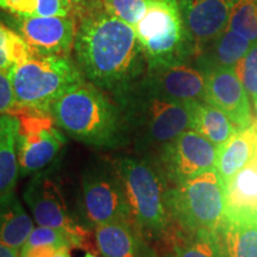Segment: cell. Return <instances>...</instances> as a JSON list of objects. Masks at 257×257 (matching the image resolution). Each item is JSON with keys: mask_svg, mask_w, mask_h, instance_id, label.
Here are the masks:
<instances>
[{"mask_svg": "<svg viewBox=\"0 0 257 257\" xmlns=\"http://www.w3.org/2000/svg\"><path fill=\"white\" fill-rule=\"evenodd\" d=\"M173 223L187 232H212L225 214V186L217 168L167 189Z\"/></svg>", "mask_w": 257, "mask_h": 257, "instance_id": "obj_7", "label": "cell"}, {"mask_svg": "<svg viewBox=\"0 0 257 257\" xmlns=\"http://www.w3.org/2000/svg\"><path fill=\"white\" fill-rule=\"evenodd\" d=\"M114 101L126 120L131 142L141 156H150L192 125L186 102L170 100L150 91L142 80Z\"/></svg>", "mask_w": 257, "mask_h": 257, "instance_id": "obj_3", "label": "cell"}, {"mask_svg": "<svg viewBox=\"0 0 257 257\" xmlns=\"http://www.w3.org/2000/svg\"><path fill=\"white\" fill-rule=\"evenodd\" d=\"M233 69L248 93L253 113L257 114V42L251 44L248 53L234 64Z\"/></svg>", "mask_w": 257, "mask_h": 257, "instance_id": "obj_28", "label": "cell"}, {"mask_svg": "<svg viewBox=\"0 0 257 257\" xmlns=\"http://www.w3.org/2000/svg\"><path fill=\"white\" fill-rule=\"evenodd\" d=\"M16 98V108L47 112L61 96L85 81L69 56L37 55L14 66L8 73ZM15 112V111H14Z\"/></svg>", "mask_w": 257, "mask_h": 257, "instance_id": "obj_5", "label": "cell"}, {"mask_svg": "<svg viewBox=\"0 0 257 257\" xmlns=\"http://www.w3.org/2000/svg\"><path fill=\"white\" fill-rule=\"evenodd\" d=\"M225 186V213L257 218V168L251 162L230 178Z\"/></svg>", "mask_w": 257, "mask_h": 257, "instance_id": "obj_19", "label": "cell"}, {"mask_svg": "<svg viewBox=\"0 0 257 257\" xmlns=\"http://www.w3.org/2000/svg\"><path fill=\"white\" fill-rule=\"evenodd\" d=\"M251 163L257 168V146H256V149H255V154H253V157L251 160Z\"/></svg>", "mask_w": 257, "mask_h": 257, "instance_id": "obj_36", "label": "cell"}, {"mask_svg": "<svg viewBox=\"0 0 257 257\" xmlns=\"http://www.w3.org/2000/svg\"><path fill=\"white\" fill-rule=\"evenodd\" d=\"M253 128H255L256 135H257V115H256V118H255V121H253Z\"/></svg>", "mask_w": 257, "mask_h": 257, "instance_id": "obj_37", "label": "cell"}, {"mask_svg": "<svg viewBox=\"0 0 257 257\" xmlns=\"http://www.w3.org/2000/svg\"><path fill=\"white\" fill-rule=\"evenodd\" d=\"M23 199L38 226L66 231L79 240L81 249H91V231L70 211L56 168L49 167L32 175Z\"/></svg>", "mask_w": 257, "mask_h": 257, "instance_id": "obj_8", "label": "cell"}, {"mask_svg": "<svg viewBox=\"0 0 257 257\" xmlns=\"http://www.w3.org/2000/svg\"><path fill=\"white\" fill-rule=\"evenodd\" d=\"M34 230V221L14 191L0 195V243L19 252Z\"/></svg>", "mask_w": 257, "mask_h": 257, "instance_id": "obj_20", "label": "cell"}, {"mask_svg": "<svg viewBox=\"0 0 257 257\" xmlns=\"http://www.w3.org/2000/svg\"><path fill=\"white\" fill-rule=\"evenodd\" d=\"M123 184L133 223L146 239L167 242L174 223L167 205V185L149 156H123L113 161Z\"/></svg>", "mask_w": 257, "mask_h": 257, "instance_id": "obj_4", "label": "cell"}, {"mask_svg": "<svg viewBox=\"0 0 257 257\" xmlns=\"http://www.w3.org/2000/svg\"><path fill=\"white\" fill-rule=\"evenodd\" d=\"M227 29L249 40L257 42V0H238L231 11Z\"/></svg>", "mask_w": 257, "mask_h": 257, "instance_id": "obj_27", "label": "cell"}, {"mask_svg": "<svg viewBox=\"0 0 257 257\" xmlns=\"http://www.w3.org/2000/svg\"><path fill=\"white\" fill-rule=\"evenodd\" d=\"M150 2L152 0H101V6L107 14L135 28L146 15Z\"/></svg>", "mask_w": 257, "mask_h": 257, "instance_id": "obj_29", "label": "cell"}, {"mask_svg": "<svg viewBox=\"0 0 257 257\" xmlns=\"http://www.w3.org/2000/svg\"><path fill=\"white\" fill-rule=\"evenodd\" d=\"M85 257H96V256L93 255V253H86Z\"/></svg>", "mask_w": 257, "mask_h": 257, "instance_id": "obj_38", "label": "cell"}, {"mask_svg": "<svg viewBox=\"0 0 257 257\" xmlns=\"http://www.w3.org/2000/svg\"><path fill=\"white\" fill-rule=\"evenodd\" d=\"M80 205L82 220L89 229L111 221H133L123 184L113 162L94 163L85 169Z\"/></svg>", "mask_w": 257, "mask_h": 257, "instance_id": "obj_9", "label": "cell"}, {"mask_svg": "<svg viewBox=\"0 0 257 257\" xmlns=\"http://www.w3.org/2000/svg\"><path fill=\"white\" fill-rule=\"evenodd\" d=\"M63 2L67 5L73 17L74 16L75 17H81L86 11L98 5L100 0H63Z\"/></svg>", "mask_w": 257, "mask_h": 257, "instance_id": "obj_32", "label": "cell"}, {"mask_svg": "<svg viewBox=\"0 0 257 257\" xmlns=\"http://www.w3.org/2000/svg\"><path fill=\"white\" fill-rule=\"evenodd\" d=\"M147 68L195 57L194 44L185 27L178 0H152L135 27Z\"/></svg>", "mask_w": 257, "mask_h": 257, "instance_id": "obj_6", "label": "cell"}, {"mask_svg": "<svg viewBox=\"0 0 257 257\" xmlns=\"http://www.w3.org/2000/svg\"><path fill=\"white\" fill-rule=\"evenodd\" d=\"M186 104L191 112L192 130L197 131L217 147L224 144L238 130L223 111L210 102L195 100Z\"/></svg>", "mask_w": 257, "mask_h": 257, "instance_id": "obj_22", "label": "cell"}, {"mask_svg": "<svg viewBox=\"0 0 257 257\" xmlns=\"http://www.w3.org/2000/svg\"><path fill=\"white\" fill-rule=\"evenodd\" d=\"M205 100L223 111L238 130L252 126L255 121L251 101L233 67L205 70Z\"/></svg>", "mask_w": 257, "mask_h": 257, "instance_id": "obj_13", "label": "cell"}, {"mask_svg": "<svg viewBox=\"0 0 257 257\" xmlns=\"http://www.w3.org/2000/svg\"><path fill=\"white\" fill-rule=\"evenodd\" d=\"M19 128L17 156L19 176H32L47 169L62 152L66 137L51 113L16 108Z\"/></svg>", "mask_w": 257, "mask_h": 257, "instance_id": "obj_10", "label": "cell"}, {"mask_svg": "<svg viewBox=\"0 0 257 257\" xmlns=\"http://www.w3.org/2000/svg\"><path fill=\"white\" fill-rule=\"evenodd\" d=\"M16 31L0 23V72L9 73L15 66L14 38Z\"/></svg>", "mask_w": 257, "mask_h": 257, "instance_id": "obj_30", "label": "cell"}, {"mask_svg": "<svg viewBox=\"0 0 257 257\" xmlns=\"http://www.w3.org/2000/svg\"><path fill=\"white\" fill-rule=\"evenodd\" d=\"M167 243L173 257H220L213 234L208 231L187 232L174 224Z\"/></svg>", "mask_w": 257, "mask_h": 257, "instance_id": "obj_25", "label": "cell"}, {"mask_svg": "<svg viewBox=\"0 0 257 257\" xmlns=\"http://www.w3.org/2000/svg\"><path fill=\"white\" fill-rule=\"evenodd\" d=\"M83 78L117 99L146 74V59L135 28L105 11L101 0L85 12L74 41Z\"/></svg>", "mask_w": 257, "mask_h": 257, "instance_id": "obj_1", "label": "cell"}, {"mask_svg": "<svg viewBox=\"0 0 257 257\" xmlns=\"http://www.w3.org/2000/svg\"><path fill=\"white\" fill-rule=\"evenodd\" d=\"M185 27L195 48V56L226 29L238 0H178Z\"/></svg>", "mask_w": 257, "mask_h": 257, "instance_id": "obj_15", "label": "cell"}, {"mask_svg": "<svg viewBox=\"0 0 257 257\" xmlns=\"http://www.w3.org/2000/svg\"><path fill=\"white\" fill-rule=\"evenodd\" d=\"M256 146L257 135L252 124L248 128L237 130L226 142L218 147L216 168L224 184L251 162Z\"/></svg>", "mask_w": 257, "mask_h": 257, "instance_id": "obj_21", "label": "cell"}, {"mask_svg": "<svg viewBox=\"0 0 257 257\" xmlns=\"http://www.w3.org/2000/svg\"><path fill=\"white\" fill-rule=\"evenodd\" d=\"M70 249H66V250H62L60 253H57L55 257H70Z\"/></svg>", "mask_w": 257, "mask_h": 257, "instance_id": "obj_34", "label": "cell"}, {"mask_svg": "<svg viewBox=\"0 0 257 257\" xmlns=\"http://www.w3.org/2000/svg\"><path fill=\"white\" fill-rule=\"evenodd\" d=\"M217 153L216 144L189 128L149 157L159 167L168 187H172L216 168Z\"/></svg>", "mask_w": 257, "mask_h": 257, "instance_id": "obj_11", "label": "cell"}, {"mask_svg": "<svg viewBox=\"0 0 257 257\" xmlns=\"http://www.w3.org/2000/svg\"><path fill=\"white\" fill-rule=\"evenodd\" d=\"M0 9L22 17L72 16L63 0H0Z\"/></svg>", "mask_w": 257, "mask_h": 257, "instance_id": "obj_26", "label": "cell"}, {"mask_svg": "<svg viewBox=\"0 0 257 257\" xmlns=\"http://www.w3.org/2000/svg\"><path fill=\"white\" fill-rule=\"evenodd\" d=\"M251 44L249 40L226 28L194 57L195 66L201 72L219 67H234L248 53Z\"/></svg>", "mask_w": 257, "mask_h": 257, "instance_id": "obj_18", "label": "cell"}, {"mask_svg": "<svg viewBox=\"0 0 257 257\" xmlns=\"http://www.w3.org/2000/svg\"><path fill=\"white\" fill-rule=\"evenodd\" d=\"M95 244L104 257H147L152 251L133 221L117 220L96 225Z\"/></svg>", "mask_w": 257, "mask_h": 257, "instance_id": "obj_16", "label": "cell"}, {"mask_svg": "<svg viewBox=\"0 0 257 257\" xmlns=\"http://www.w3.org/2000/svg\"><path fill=\"white\" fill-rule=\"evenodd\" d=\"M212 234L220 257H257V218L225 213Z\"/></svg>", "mask_w": 257, "mask_h": 257, "instance_id": "obj_17", "label": "cell"}, {"mask_svg": "<svg viewBox=\"0 0 257 257\" xmlns=\"http://www.w3.org/2000/svg\"><path fill=\"white\" fill-rule=\"evenodd\" d=\"M50 113L64 134L99 149H118L131 142L120 106L87 80L61 96Z\"/></svg>", "mask_w": 257, "mask_h": 257, "instance_id": "obj_2", "label": "cell"}, {"mask_svg": "<svg viewBox=\"0 0 257 257\" xmlns=\"http://www.w3.org/2000/svg\"><path fill=\"white\" fill-rule=\"evenodd\" d=\"M18 117L0 114V195L14 191L19 176L17 156Z\"/></svg>", "mask_w": 257, "mask_h": 257, "instance_id": "obj_23", "label": "cell"}, {"mask_svg": "<svg viewBox=\"0 0 257 257\" xmlns=\"http://www.w3.org/2000/svg\"><path fill=\"white\" fill-rule=\"evenodd\" d=\"M17 107L14 88L8 73L0 72V114L14 113Z\"/></svg>", "mask_w": 257, "mask_h": 257, "instance_id": "obj_31", "label": "cell"}, {"mask_svg": "<svg viewBox=\"0 0 257 257\" xmlns=\"http://www.w3.org/2000/svg\"><path fill=\"white\" fill-rule=\"evenodd\" d=\"M75 248L81 249L79 240L66 231L38 226L31 231L18 257H55L62 250Z\"/></svg>", "mask_w": 257, "mask_h": 257, "instance_id": "obj_24", "label": "cell"}, {"mask_svg": "<svg viewBox=\"0 0 257 257\" xmlns=\"http://www.w3.org/2000/svg\"><path fill=\"white\" fill-rule=\"evenodd\" d=\"M6 19L37 55L69 56L78 29L73 16L22 17L12 15Z\"/></svg>", "mask_w": 257, "mask_h": 257, "instance_id": "obj_12", "label": "cell"}, {"mask_svg": "<svg viewBox=\"0 0 257 257\" xmlns=\"http://www.w3.org/2000/svg\"><path fill=\"white\" fill-rule=\"evenodd\" d=\"M141 80L150 91L170 100L188 102L206 98L204 73L189 62L147 68Z\"/></svg>", "mask_w": 257, "mask_h": 257, "instance_id": "obj_14", "label": "cell"}, {"mask_svg": "<svg viewBox=\"0 0 257 257\" xmlns=\"http://www.w3.org/2000/svg\"><path fill=\"white\" fill-rule=\"evenodd\" d=\"M147 257H173V255L172 253H169V255H165V256H159L157 255V253L154 251V250L152 249V251H150L149 253H148V256Z\"/></svg>", "mask_w": 257, "mask_h": 257, "instance_id": "obj_35", "label": "cell"}, {"mask_svg": "<svg viewBox=\"0 0 257 257\" xmlns=\"http://www.w3.org/2000/svg\"><path fill=\"white\" fill-rule=\"evenodd\" d=\"M0 257H18V252L6 246L5 244L0 243Z\"/></svg>", "mask_w": 257, "mask_h": 257, "instance_id": "obj_33", "label": "cell"}]
</instances>
